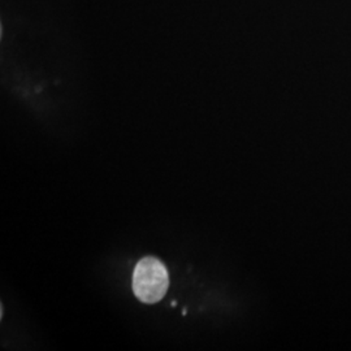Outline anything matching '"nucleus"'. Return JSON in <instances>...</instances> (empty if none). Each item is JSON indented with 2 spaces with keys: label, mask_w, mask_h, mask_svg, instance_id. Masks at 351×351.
<instances>
[{
  "label": "nucleus",
  "mask_w": 351,
  "mask_h": 351,
  "mask_svg": "<svg viewBox=\"0 0 351 351\" xmlns=\"http://www.w3.org/2000/svg\"><path fill=\"white\" fill-rule=\"evenodd\" d=\"M169 288L167 267L154 256L141 259L133 274V291L139 301L152 304L162 301Z\"/></svg>",
  "instance_id": "f257e3e1"
}]
</instances>
